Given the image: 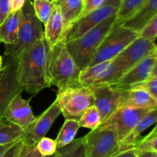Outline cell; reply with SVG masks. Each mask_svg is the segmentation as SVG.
Segmentation results:
<instances>
[{"label": "cell", "instance_id": "1", "mask_svg": "<svg viewBox=\"0 0 157 157\" xmlns=\"http://www.w3.org/2000/svg\"><path fill=\"white\" fill-rule=\"evenodd\" d=\"M50 49V45L44 36L15 59L18 64L20 84L23 90L31 95H36L52 86L48 70Z\"/></svg>", "mask_w": 157, "mask_h": 157}, {"label": "cell", "instance_id": "2", "mask_svg": "<svg viewBox=\"0 0 157 157\" xmlns=\"http://www.w3.org/2000/svg\"><path fill=\"white\" fill-rule=\"evenodd\" d=\"M48 70L51 85L56 86L58 90L81 85V70L67 50L64 39H61L51 47Z\"/></svg>", "mask_w": 157, "mask_h": 157}, {"label": "cell", "instance_id": "3", "mask_svg": "<svg viewBox=\"0 0 157 157\" xmlns=\"http://www.w3.org/2000/svg\"><path fill=\"white\" fill-rule=\"evenodd\" d=\"M116 23V15L107 18L81 37L66 42L67 50L81 71L89 66L101 42Z\"/></svg>", "mask_w": 157, "mask_h": 157}, {"label": "cell", "instance_id": "4", "mask_svg": "<svg viewBox=\"0 0 157 157\" xmlns=\"http://www.w3.org/2000/svg\"><path fill=\"white\" fill-rule=\"evenodd\" d=\"M21 11V21L16 42L13 45H6L5 55L10 59H16L23 51L44 36V29L41 22L35 15L32 0H25Z\"/></svg>", "mask_w": 157, "mask_h": 157}, {"label": "cell", "instance_id": "5", "mask_svg": "<svg viewBox=\"0 0 157 157\" xmlns=\"http://www.w3.org/2000/svg\"><path fill=\"white\" fill-rule=\"evenodd\" d=\"M56 101L64 118L76 121L94 105L92 88L81 85L58 90Z\"/></svg>", "mask_w": 157, "mask_h": 157}, {"label": "cell", "instance_id": "6", "mask_svg": "<svg viewBox=\"0 0 157 157\" xmlns=\"http://www.w3.org/2000/svg\"><path fill=\"white\" fill-rule=\"evenodd\" d=\"M140 36V32L115 23L95 53L90 66L111 61Z\"/></svg>", "mask_w": 157, "mask_h": 157}, {"label": "cell", "instance_id": "7", "mask_svg": "<svg viewBox=\"0 0 157 157\" xmlns=\"http://www.w3.org/2000/svg\"><path fill=\"white\" fill-rule=\"evenodd\" d=\"M85 157H113L121 152L116 133L98 127L84 136Z\"/></svg>", "mask_w": 157, "mask_h": 157}, {"label": "cell", "instance_id": "8", "mask_svg": "<svg viewBox=\"0 0 157 157\" xmlns=\"http://www.w3.org/2000/svg\"><path fill=\"white\" fill-rule=\"evenodd\" d=\"M153 108L154 107H120L99 127L113 131L121 143L131 132L140 120Z\"/></svg>", "mask_w": 157, "mask_h": 157}, {"label": "cell", "instance_id": "9", "mask_svg": "<svg viewBox=\"0 0 157 157\" xmlns=\"http://www.w3.org/2000/svg\"><path fill=\"white\" fill-rule=\"evenodd\" d=\"M156 49L157 45L155 42L139 36L112 61L117 72L123 75Z\"/></svg>", "mask_w": 157, "mask_h": 157}, {"label": "cell", "instance_id": "10", "mask_svg": "<svg viewBox=\"0 0 157 157\" xmlns=\"http://www.w3.org/2000/svg\"><path fill=\"white\" fill-rule=\"evenodd\" d=\"M119 6L120 5L102 6L85 16L78 18L64 32L61 39H64L67 42L71 40L79 38L104 20L116 15Z\"/></svg>", "mask_w": 157, "mask_h": 157}, {"label": "cell", "instance_id": "11", "mask_svg": "<svg viewBox=\"0 0 157 157\" xmlns=\"http://www.w3.org/2000/svg\"><path fill=\"white\" fill-rule=\"evenodd\" d=\"M22 91L18 80L17 61L11 59L0 70V119L12 99Z\"/></svg>", "mask_w": 157, "mask_h": 157}, {"label": "cell", "instance_id": "12", "mask_svg": "<svg viewBox=\"0 0 157 157\" xmlns=\"http://www.w3.org/2000/svg\"><path fill=\"white\" fill-rule=\"evenodd\" d=\"M121 76L111 60L87 66L83 69L80 73L79 83L81 86L94 88L113 84Z\"/></svg>", "mask_w": 157, "mask_h": 157}, {"label": "cell", "instance_id": "13", "mask_svg": "<svg viewBox=\"0 0 157 157\" xmlns=\"http://www.w3.org/2000/svg\"><path fill=\"white\" fill-rule=\"evenodd\" d=\"M61 114L58 102L55 100L40 116L25 129H23V135L21 139L24 145H36L41 138L45 136L53 123Z\"/></svg>", "mask_w": 157, "mask_h": 157}, {"label": "cell", "instance_id": "14", "mask_svg": "<svg viewBox=\"0 0 157 157\" xmlns=\"http://www.w3.org/2000/svg\"><path fill=\"white\" fill-rule=\"evenodd\" d=\"M92 90L94 106L101 114L103 123L118 109L121 89L113 85H104L92 88Z\"/></svg>", "mask_w": 157, "mask_h": 157}, {"label": "cell", "instance_id": "15", "mask_svg": "<svg viewBox=\"0 0 157 157\" xmlns=\"http://www.w3.org/2000/svg\"><path fill=\"white\" fill-rule=\"evenodd\" d=\"M3 116L22 129L29 127L37 118L30 106V99H23L21 92L17 94L12 99Z\"/></svg>", "mask_w": 157, "mask_h": 157}, {"label": "cell", "instance_id": "16", "mask_svg": "<svg viewBox=\"0 0 157 157\" xmlns=\"http://www.w3.org/2000/svg\"><path fill=\"white\" fill-rule=\"evenodd\" d=\"M156 58L157 49L151 55H148L137 64L135 65L133 68L127 71L117 81L112 85L120 89H126L133 85L147 81L150 78Z\"/></svg>", "mask_w": 157, "mask_h": 157}, {"label": "cell", "instance_id": "17", "mask_svg": "<svg viewBox=\"0 0 157 157\" xmlns=\"http://www.w3.org/2000/svg\"><path fill=\"white\" fill-rule=\"evenodd\" d=\"M157 106V101L144 89H121L120 107L147 108Z\"/></svg>", "mask_w": 157, "mask_h": 157}, {"label": "cell", "instance_id": "18", "mask_svg": "<svg viewBox=\"0 0 157 157\" xmlns=\"http://www.w3.org/2000/svg\"><path fill=\"white\" fill-rule=\"evenodd\" d=\"M155 123H157V106L149 111L140 120L139 123L136 124L131 132L123 141L120 143L121 152L133 149L136 143L140 140L141 134Z\"/></svg>", "mask_w": 157, "mask_h": 157}, {"label": "cell", "instance_id": "19", "mask_svg": "<svg viewBox=\"0 0 157 157\" xmlns=\"http://www.w3.org/2000/svg\"><path fill=\"white\" fill-rule=\"evenodd\" d=\"M156 15L157 0H148L134 15L121 24L124 27L140 32L148 22Z\"/></svg>", "mask_w": 157, "mask_h": 157}, {"label": "cell", "instance_id": "20", "mask_svg": "<svg viewBox=\"0 0 157 157\" xmlns=\"http://www.w3.org/2000/svg\"><path fill=\"white\" fill-rule=\"evenodd\" d=\"M64 32V22L59 8L55 6L47 24L44 25V34L51 47L55 46L62 38Z\"/></svg>", "mask_w": 157, "mask_h": 157}, {"label": "cell", "instance_id": "21", "mask_svg": "<svg viewBox=\"0 0 157 157\" xmlns=\"http://www.w3.org/2000/svg\"><path fill=\"white\" fill-rule=\"evenodd\" d=\"M21 11L12 12L0 25V41L5 45H13L18 38Z\"/></svg>", "mask_w": 157, "mask_h": 157}, {"label": "cell", "instance_id": "22", "mask_svg": "<svg viewBox=\"0 0 157 157\" xmlns=\"http://www.w3.org/2000/svg\"><path fill=\"white\" fill-rule=\"evenodd\" d=\"M55 4L59 8L62 14L65 32L81 15L82 12V0H57Z\"/></svg>", "mask_w": 157, "mask_h": 157}, {"label": "cell", "instance_id": "23", "mask_svg": "<svg viewBox=\"0 0 157 157\" xmlns=\"http://www.w3.org/2000/svg\"><path fill=\"white\" fill-rule=\"evenodd\" d=\"M23 129L15 123H12L6 117L0 119V146L21 141Z\"/></svg>", "mask_w": 157, "mask_h": 157}, {"label": "cell", "instance_id": "24", "mask_svg": "<svg viewBox=\"0 0 157 157\" xmlns=\"http://www.w3.org/2000/svg\"><path fill=\"white\" fill-rule=\"evenodd\" d=\"M79 122L76 120L65 119L62 127L60 129L57 136L56 141L57 147L61 148L67 146L71 143L75 139L77 132L80 129Z\"/></svg>", "mask_w": 157, "mask_h": 157}, {"label": "cell", "instance_id": "25", "mask_svg": "<svg viewBox=\"0 0 157 157\" xmlns=\"http://www.w3.org/2000/svg\"><path fill=\"white\" fill-rule=\"evenodd\" d=\"M148 0H121L116 14V23H122L134 15Z\"/></svg>", "mask_w": 157, "mask_h": 157}, {"label": "cell", "instance_id": "26", "mask_svg": "<svg viewBox=\"0 0 157 157\" xmlns=\"http://www.w3.org/2000/svg\"><path fill=\"white\" fill-rule=\"evenodd\" d=\"M55 157H85L84 136L75 139L67 146L57 149Z\"/></svg>", "mask_w": 157, "mask_h": 157}, {"label": "cell", "instance_id": "27", "mask_svg": "<svg viewBox=\"0 0 157 157\" xmlns=\"http://www.w3.org/2000/svg\"><path fill=\"white\" fill-rule=\"evenodd\" d=\"M33 9L37 18L41 23L47 24L52 12L55 9V4L49 0H33Z\"/></svg>", "mask_w": 157, "mask_h": 157}, {"label": "cell", "instance_id": "28", "mask_svg": "<svg viewBox=\"0 0 157 157\" xmlns=\"http://www.w3.org/2000/svg\"><path fill=\"white\" fill-rule=\"evenodd\" d=\"M78 122L81 127L90 129V130L96 129L102 123L101 114L94 105L90 106L84 112Z\"/></svg>", "mask_w": 157, "mask_h": 157}, {"label": "cell", "instance_id": "29", "mask_svg": "<svg viewBox=\"0 0 157 157\" xmlns=\"http://www.w3.org/2000/svg\"><path fill=\"white\" fill-rule=\"evenodd\" d=\"M36 147L44 157L53 155L58 149L56 141L45 136L41 138L36 143Z\"/></svg>", "mask_w": 157, "mask_h": 157}, {"label": "cell", "instance_id": "30", "mask_svg": "<svg viewBox=\"0 0 157 157\" xmlns=\"http://www.w3.org/2000/svg\"><path fill=\"white\" fill-rule=\"evenodd\" d=\"M140 36L150 41L155 42L157 38V15L148 22L140 32Z\"/></svg>", "mask_w": 157, "mask_h": 157}, {"label": "cell", "instance_id": "31", "mask_svg": "<svg viewBox=\"0 0 157 157\" xmlns=\"http://www.w3.org/2000/svg\"><path fill=\"white\" fill-rule=\"evenodd\" d=\"M134 149L137 151H148L157 152V135L149 139H140L136 143Z\"/></svg>", "mask_w": 157, "mask_h": 157}, {"label": "cell", "instance_id": "32", "mask_svg": "<svg viewBox=\"0 0 157 157\" xmlns=\"http://www.w3.org/2000/svg\"><path fill=\"white\" fill-rule=\"evenodd\" d=\"M126 89H144L151 94L152 96L157 101V78L148 79L143 83L133 85Z\"/></svg>", "mask_w": 157, "mask_h": 157}, {"label": "cell", "instance_id": "33", "mask_svg": "<svg viewBox=\"0 0 157 157\" xmlns=\"http://www.w3.org/2000/svg\"><path fill=\"white\" fill-rule=\"evenodd\" d=\"M104 2L105 0H82V12L79 18L85 16L87 14L101 7Z\"/></svg>", "mask_w": 157, "mask_h": 157}, {"label": "cell", "instance_id": "34", "mask_svg": "<svg viewBox=\"0 0 157 157\" xmlns=\"http://www.w3.org/2000/svg\"><path fill=\"white\" fill-rule=\"evenodd\" d=\"M18 157H44L36 147V145H22Z\"/></svg>", "mask_w": 157, "mask_h": 157}, {"label": "cell", "instance_id": "35", "mask_svg": "<svg viewBox=\"0 0 157 157\" xmlns=\"http://www.w3.org/2000/svg\"><path fill=\"white\" fill-rule=\"evenodd\" d=\"M12 12L11 0H0V25Z\"/></svg>", "mask_w": 157, "mask_h": 157}, {"label": "cell", "instance_id": "36", "mask_svg": "<svg viewBox=\"0 0 157 157\" xmlns=\"http://www.w3.org/2000/svg\"><path fill=\"white\" fill-rule=\"evenodd\" d=\"M23 143L21 141H18L12 145L1 157H18V153L22 147Z\"/></svg>", "mask_w": 157, "mask_h": 157}, {"label": "cell", "instance_id": "37", "mask_svg": "<svg viewBox=\"0 0 157 157\" xmlns=\"http://www.w3.org/2000/svg\"><path fill=\"white\" fill-rule=\"evenodd\" d=\"M25 3V0H11L12 12L21 10Z\"/></svg>", "mask_w": 157, "mask_h": 157}, {"label": "cell", "instance_id": "38", "mask_svg": "<svg viewBox=\"0 0 157 157\" xmlns=\"http://www.w3.org/2000/svg\"><path fill=\"white\" fill-rule=\"evenodd\" d=\"M113 157H136V150L133 148V149L120 152Z\"/></svg>", "mask_w": 157, "mask_h": 157}, {"label": "cell", "instance_id": "39", "mask_svg": "<svg viewBox=\"0 0 157 157\" xmlns=\"http://www.w3.org/2000/svg\"><path fill=\"white\" fill-rule=\"evenodd\" d=\"M136 157H157V152L136 150Z\"/></svg>", "mask_w": 157, "mask_h": 157}, {"label": "cell", "instance_id": "40", "mask_svg": "<svg viewBox=\"0 0 157 157\" xmlns=\"http://www.w3.org/2000/svg\"><path fill=\"white\" fill-rule=\"evenodd\" d=\"M154 78H157V58L155 61L154 65H153V69H152L151 74L149 79H154Z\"/></svg>", "mask_w": 157, "mask_h": 157}, {"label": "cell", "instance_id": "41", "mask_svg": "<svg viewBox=\"0 0 157 157\" xmlns=\"http://www.w3.org/2000/svg\"><path fill=\"white\" fill-rule=\"evenodd\" d=\"M15 143H11V144L5 145V146H0V157H1L2 155L3 154H4L5 152H6V151H7L8 149H9V148L12 146V145L15 144Z\"/></svg>", "mask_w": 157, "mask_h": 157}, {"label": "cell", "instance_id": "42", "mask_svg": "<svg viewBox=\"0 0 157 157\" xmlns=\"http://www.w3.org/2000/svg\"><path fill=\"white\" fill-rule=\"evenodd\" d=\"M121 0H105L103 6H107V5H120Z\"/></svg>", "mask_w": 157, "mask_h": 157}, {"label": "cell", "instance_id": "43", "mask_svg": "<svg viewBox=\"0 0 157 157\" xmlns=\"http://www.w3.org/2000/svg\"><path fill=\"white\" fill-rule=\"evenodd\" d=\"M157 135V123H156V126L153 128V130H152L151 132H150V133L148 134V135H146L145 137H144V139H149V138H150V137H153V136H154V135Z\"/></svg>", "mask_w": 157, "mask_h": 157}, {"label": "cell", "instance_id": "44", "mask_svg": "<svg viewBox=\"0 0 157 157\" xmlns=\"http://www.w3.org/2000/svg\"><path fill=\"white\" fill-rule=\"evenodd\" d=\"M2 69V57L0 55V70Z\"/></svg>", "mask_w": 157, "mask_h": 157}, {"label": "cell", "instance_id": "45", "mask_svg": "<svg viewBox=\"0 0 157 157\" xmlns=\"http://www.w3.org/2000/svg\"><path fill=\"white\" fill-rule=\"evenodd\" d=\"M49 1H51V2H56L57 0H49Z\"/></svg>", "mask_w": 157, "mask_h": 157}, {"label": "cell", "instance_id": "46", "mask_svg": "<svg viewBox=\"0 0 157 157\" xmlns=\"http://www.w3.org/2000/svg\"><path fill=\"white\" fill-rule=\"evenodd\" d=\"M55 154L53 155H50V156H45V157H55Z\"/></svg>", "mask_w": 157, "mask_h": 157}, {"label": "cell", "instance_id": "47", "mask_svg": "<svg viewBox=\"0 0 157 157\" xmlns=\"http://www.w3.org/2000/svg\"><path fill=\"white\" fill-rule=\"evenodd\" d=\"M1 42H1V41H0V44H1Z\"/></svg>", "mask_w": 157, "mask_h": 157}]
</instances>
